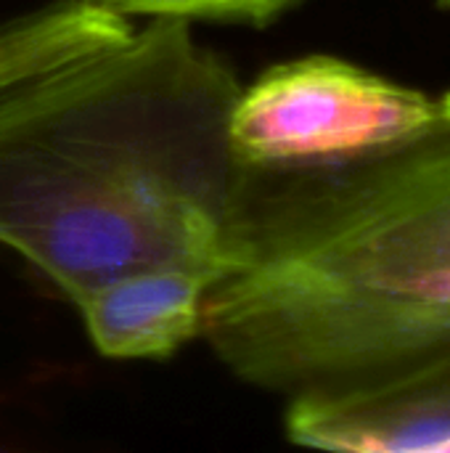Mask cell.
Segmentation results:
<instances>
[{"label": "cell", "mask_w": 450, "mask_h": 453, "mask_svg": "<svg viewBox=\"0 0 450 453\" xmlns=\"http://www.w3.org/2000/svg\"><path fill=\"white\" fill-rule=\"evenodd\" d=\"M239 90L188 21L154 19L0 96V244L69 300L146 265L217 279L247 196Z\"/></svg>", "instance_id": "1"}, {"label": "cell", "mask_w": 450, "mask_h": 453, "mask_svg": "<svg viewBox=\"0 0 450 453\" xmlns=\"http://www.w3.org/2000/svg\"><path fill=\"white\" fill-rule=\"evenodd\" d=\"M403 143L300 170H247L202 337L247 385L377 380L450 350V93Z\"/></svg>", "instance_id": "2"}, {"label": "cell", "mask_w": 450, "mask_h": 453, "mask_svg": "<svg viewBox=\"0 0 450 453\" xmlns=\"http://www.w3.org/2000/svg\"><path fill=\"white\" fill-rule=\"evenodd\" d=\"M440 119V98L318 53L271 66L241 88L228 138L244 170L278 173L355 159Z\"/></svg>", "instance_id": "3"}, {"label": "cell", "mask_w": 450, "mask_h": 453, "mask_svg": "<svg viewBox=\"0 0 450 453\" xmlns=\"http://www.w3.org/2000/svg\"><path fill=\"white\" fill-rule=\"evenodd\" d=\"M215 279L188 265H146L106 279L72 303L95 350L119 361H164L202 337Z\"/></svg>", "instance_id": "4"}, {"label": "cell", "mask_w": 450, "mask_h": 453, "mask_svg": "<svg viewBox=\"0 0 450 453\" xmlns=\"http://www.w3.org/2000/svg\"><path fill=\"white\" fill-rule=\"evenodd\" d=\"M133 27L95 0H64L0 27V96L122 42Z\"/></svg>", "instance_id": "5"}, {"label": "cell", "mask_w": 450, "mask_h": 453, "mask_svg": "<svg viewBox=\"0 0 450 453\" xmlns=\"http://www.w3.org/2000/svg\"><path fill=\"white\" fill-rule=\"evenodd\" d=\"M117 13H143L154 19H212L239 24H271L302 0H95Z\"/></svg>", "instance_id": "6"}, {"label": "cell", "mask_w": 450, "mask_h": 453, "mask_svg": "<svg viewBox=\"0 0 450 453\" xmlns=\"http://www.w3.org/2000/svg\"><path fill=\"white\" fill-rule=\"evenodd\" d=\"M440 3H443V5H446V8H450V0H440Z\"/></svg>", "instance_id": "7"}]
</instances>
